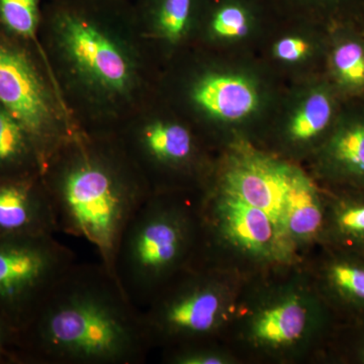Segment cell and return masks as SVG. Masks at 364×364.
<instances>
[{
    "label": "cell",
    "instance_id": "obj_1",
    "mask_svg": "<svg viewBox=\"0 0 364 364\" xmlns=\"http://www.w3.org/2000/svg\"><path fill=\"white\" fill-rule=\"evenodd\" d=\"M21 363L141 364L152 351L142 313L102 264L72 265L18 334Z\"/></svg>",
    "mask_w": 364,
    "mask_h": 364
},
{
    "label": "cell",
    "instance_id": "obj_2",
    "mask_svg": "<svg viewBox=\"0 0 364 364\" xmlns=\"http://www.w3.org/2000/svg\"><path fill=\"white\" fill-rule=\"evenodd\" d=\"M42 177L59 233L90 242L112 272L124 227L152 193L119 139L82 133L48 159Z\"/></svg>",
    "mask_w": 364,
    "mask_h": 364
},
{
    "label": "cell",
    "instance_id": "obj_3",
    "mask_svg": "<svg viewBox=\"0 0 364 364\" xmlns=\"http://www.w3.org/2000/svg\"><path fill=\"white\" fill-rule=\"evenodd\" d=\"M338 324L296 263L244 280L224 342L241 364H322Z\"/></svg>",
    "mask_w": 364,
    "mask_h": 364
},
{
    "label": "cell",
    "instance_id": "obj_4",
    "mask_svg": "<svg viewBox=\"0 0 364 364\" xmlns=\"http://www.w3.org/2000/svg\"><path fill=\"white\" fill-rule=\"evenodd\" d=\"M43 23L69 87L100 111L133 104L141 66L138 48L124 33L136 26L131 1L52 0Z\"/></svg>",
    "mask_w": 364,
    "mask_h": 364
},
{
    "label": "cell",
    "instance_id": "obj_5",
    "mask_svg": "<svg viewBox=\"0 0 364 364\" xmlns=\"http://www.w3.org/2000/svg\"><path fill=\"white\" fill-rule=\"evenodd\" d=\"M200 191L150 193L124 227L112 272L139 310L198 259Z\"/></svg>",
    "mask_w": 364,
    "mask_h": 364
},
{
    "label": "cell",
    "instance_id": "obj_6",
    "mask_svg": "<svg viewBox=\"0 0 364 364\" xmlns=\"http://www.w3.org/2000/svg\"><path fill=\"white\" fill-rule=\"evenodd\" d=\"M200 242L195 264L229 270L244 279L303 263L279 222L225 191L212 178L200 191Z\"/></svg>",
    "mask_w": 364,
    "mask_h": 364
},
{
    "label": "cell",
    "instance_id": "obj_7",
    "mask_svg": "<svg viewBox=\"0 0 364 364\" xmlns=\"http://www.w3.org/2000/svg\"><path fill=\"white\" fill-rule=\"evenodd\" d=\"M245 279L205 264H193L179 272L141 311L152 350L224 341Z\"/></svg>",
    "mask_w": 364,
    "mask_h": 364
},
{
    "label": "cell",
    "instance_id": "obj_8",
    "mask_svg": "<svg viewBox=\"0 0 364 364\" xmlns=\"http://www.w3.org/2000/svg\"><path fill=\"white\" fill-rule=\"evenodd\" d=\"M0 105L32 136L44 167L60 147L83 133L56 76L35 50L1 28Z\"/></svg>",
    "mask_w": 364,
    "mask_h": 364
},
{
    "label": "cell",
    "instance_id": "obj_9",
    "mask_svg": "<svg viewBox=\"0 0 364 364\" xmlns=\"http://www.w3.org/2000/svg\"><path fill=\"white\" fill-rule=\"evenodd\" d=\"M114 136L151 193H196L214 171L215 161H205L198 136L176 119H136Z\"/></svg>",
    "mask_w": 364,
    "mask_h": 364
},
{
    "label": "cell",
    "instance_id": "obj_10",
    "mask_svg": "<svg viewBox=\"0 0 364 364\" xmlns=\"http://www.w3.org/2000/svg\"><path fill=\"white\" fill-rule=\"evenodd\" d=\"M75 263L56 235L0 237V317L16 336Z\"/></svg>",
    "mask_w": 364,
    "mask_h": 364
},
{
    "label": "cell",
    "instance_id": "obj_11",
    "mask_svg": "<svg viewBox=\"0 0 364 364\" xmlns=\"http://www.w3.org/2000/svg\"><path fill=\"white\" fill-rule=\"evenodd\" d=\"M339 323L364 322V255L322 245L304 261Z\"/></svg>",
    "mask_w": 364,
    "mask_h": 364
},
{
    "label": "cell",
    "instance_id": "obj_12",
    "mask_svg": "<svg viewBox=\"0 0 364 364\" xmlns=\"http://www.w3.org/2000/svg\"><path fill=\"white\" fill-rule=\"evenodd\" d=\"M57 233L42 174L0 178V237Z\"/></svg>",
    "mask_w": 364,
    "mask_h": 364
},
{
    "label": "cell",
    "instance_id": "obj_13",
    "mask_svg": "<svg viewBox=\"0 0 364 364\" xmlns=\"http://www.w3.org/2000/svg\"><path fill=\"white\" fill-rule=\"evenodd\" d=\"M325 219V188L299 165L287 191L282 225L287 244L301 262L322 245Z\"/></svg>",
    "mask_w": 364,
    "mask_h": 364
},
{
    "label": "cell",
    "instance_id": "obj_14",
    "mask_svg": "<svg viewBox=\"0 0 364 364\" xmlns=\"http://www.w3.org/2000/svg\"><path fill=\"white\" fill-rule=\"evenodd\" d=\"M309 172L324 188L364 189V117L335 124Z\"/></svg>",
    "mask_w": 364,
    "mask_h": 364
},
{
    "label": "cell",
    "instance_id": "obj_15",
    "mask_svg": "<svg viewBox=\"0 0 364 364\" xmlns=\"http://www.w3.org/2000/svg\"><path fill=\"white\" fill-rule=\"evenodd\" d=\"M191 100L198 111L225 124L240 123L259 105L252 81L236 74H205L191 87Z\"/></svg>",
    "mask_w": 364,
    "mask_h": 364
},
{
    "label": "cell",
    "instance_id": "obj_16",
    "mask_svg": "<svg viewBox=\"0 0 364 364\" xmlns=\"http://www.w3.org/2000/svg\"><path fill=\"white\" fill-rule=\"evenodd\" d=\"M334 97L327 90L310 93L287 122L282 134L286 150L282 158L294 162V155L315 154L334 128Z\"/></svg>",
    "mask_w": 364,
    "mask_h": 364
},
{
    "label": "cell",
    "instance_id": "obj_17",
    "mask_svg": "<svg viewBox=\"0 0 364 364\" xmlns=\"http://www.w3.org/2000/svg\"><path fill=\"white\" fill-rule=\"evenodd\" d=\"M324 188L322 245L364 255V189Z\"/></svg>",
    "mask_w": 364,
    "mask_h": 364
},
{
    "label": "cell",
    "instance_id": "obj_18",
    "mask_svg": "<svg viewBox=\"0 0 364 364\" xmlns=\"http://www.w3.org/2000/svg\"><path fill=\"white\" fill-rule=\"evenodd\" d=\"M198 0H135L132 4L136 26L168 44L186 38L195 20Z\"/></svg>",
    "mask_w": 364,
    "mask_h": 364
},
{
    "label": "cell",
    "instance_id": "obj_19",
    "mask_svg": "<svg viewBox=\"0 0 364 364\" xmlns=\"http://www.w3.org/2000/svg\"><path fill=\"white\" fill-rule=\"evenodd\" d=\"M44 161L26 129L0 105V178L42 174Z\"/></svg>",
    "mask_w": 364,
    "mask_h": 364
},
{
    "label": "cell",
    "instance_id": "obj_20",
    "mask_svg": "<svg viewBox=\"0 0 364 364\" xmlns=\"http://www.w3.org/2000/svg\"><path fill=\"white\" fill-rule=\"evenodd\" d=\"M43 18L42 0H0V28L30 46L55 74L49 56L38 39Z\"/></svg>",
    "mask_w": 364,
    "mask_h": 364
},
{
    "label": "cell",
    "instance_id": "obj_21",
    "mask_svg": "<svg viewBox=\"0 0 364 364\" xmlns=\"http://www.w3.org/2000/svg\"><path fill=\"white\" fill-rule=\"evenodd\" d=\"M330 67L345 92H364V40L345 37L337 41L330 54Z\"/></svg>",
    "mask_w": 364,
    "mask_h": 364
},
{
    "label": "cell",
    "instance_id": "obj_22",
    "mask_svg": "<svg viewBox=\"0 0 364 364\" xmlns=\"http://www.w3.org/2000/svg\"><path fill=\"white\" fill-rule=\"evenodd\" d=\"M165 364H241L224 341L195 342L160 351Z\"/></svg>",
    "mask_w": 364,
    "mask_h": 364
},
{
    "label": "cell",
    "instance_id": "obj_23",
    "mask_svg": "<svg viewBox=\"0 0 364 364\" xmlns=\"http://www.w3.org/2000/svg\"><path fill=\"white\" fill-rule=\"evenodd\" d=\"M322 364H364V322L339 323Z\"/></svg>",
    "mask_w": 364,
    "mask_h": 364
},
{
    "label": "cell",
    "instance_id": "obj_24",
    "mask_svg": "<svg viewBox=\"0 0 364 364\" xmlns=\"http://www.w3.org/2000/svg\"><path fill=\"white\" fill-rule=\"evenodd\" d=\"M250 28L247 9L230 2L215 9L210 20V31L220 39L236 40L245 37Z\"/></svg>",
    "mask_w": 364,
    "mask_h": 364
},
{
    "label": "cell",
    "instance_id": "obj_25",
    "mask_svg": "<svg viewBox=\"0 0 364 364\" xmlns=\"http://www.w3.org/2000/svg\"><path fill=\"white\" fill-rule=\"evenodd\" d=\"M311 51V46L299 37H284L277 41L273 47L275 58L287 63H294L305 58Z\"/></svg>",
    "mask_w": 364,
    "mask_h": 364
},
{
    "label": "cell",
    "instance_id": "obj_26",
    "mask_svg": "<svg viewBox=\"0 0 364 364\" xmlns=\"http://www.w3.org/2000/svg\"><path fill=\"white\" fill-rule=\"evenodd\" d=\"M0 363H21L16 333L0 317Z\"/></svg>",
    "mask_w": 364,
    "mask_h": 364
},
{
    "label": "cell",
    "instance_id": "obj_27",
    "mask_svg": "<svg viewBox=\"0 0 364 364\" xmlns=\"http://www.w3.org/2000/svg\"><path fill=\"white\" fill-rule=\"evenodd\" d=\"M102 1H131V0H102Z\"/></svg>",
    "mask_w": 364,
    "mask_h": 364
}]
</instances>
